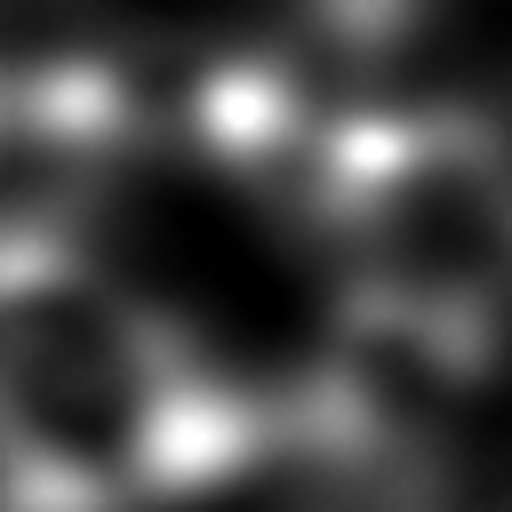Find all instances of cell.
Returning a JSON list of instances; mask_svg holds the SVG:
<instances>
[{"label":"cell","mask_w":512,"mask_h":512,"mask_svg":"<svg viewBox=\"0 0 512 512\" xmlns=\"http://www.w3.org/2000/svg\"><path fill=\"white\" fill-rule=\"evenodd\" d=\"M264 408L240 400L64 224L0 216V504L144 512L240 472Z\"/></svg>","instance_id":"1"},{"label":"cell","mask_w":512,"mask_h":512,"mask_svg":"<svg viewBox=\"0 0 512 512\" xmlns=\"http://www.w3.org/2000/svg\"><path fill=\"white\" fill-rule=\"evenodd\" d=\"M304 8H320L336 32H392L416 16V0H304Z\"/></svg>","instance_id":"2"},{"label":"cell","mask_w":512,"mask_h":512,"mask_svg":"<svg viewBox=\"0 0 512 512\" xmlns=\"http://www.w3.org/2000/svg\"><path fill=\"white\" fill-rule=\"evenodd\" d=\"M480 136H488V160H496V184H504V208H512V88L480 112Z\"/></svg>","instance_id":"3"},{"label":"cell","mask_w":512,"mask_h":512,"mask_svg":"<svg viewBox=\"0 0 512 512\" xmlns=\"http://www.w3.org/2000/svg\"><path fill=\"white\" fill-rule=\"evenodd\" d=\"M0 136H8V120H0Z\"/></svg>","instance_id":"4"}]
</instances>
